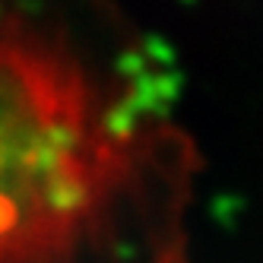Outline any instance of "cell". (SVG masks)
I'll list each match as a JSON object with an SVG mask.
<instances>
[{"label":"cell","mask_w":263,"mask_h":263,"mask_svg":"<svg viewBox=\"0 0 263 263\" xmlns=\"http://www.w3.org/2000/svg\"><path fill=\"white\" fill-rule=\"evenodd\" d=\"M200 149L118 0H0V263H184Z\"/></svg>","instance_id":"6da1fadb"}]
</instances>
